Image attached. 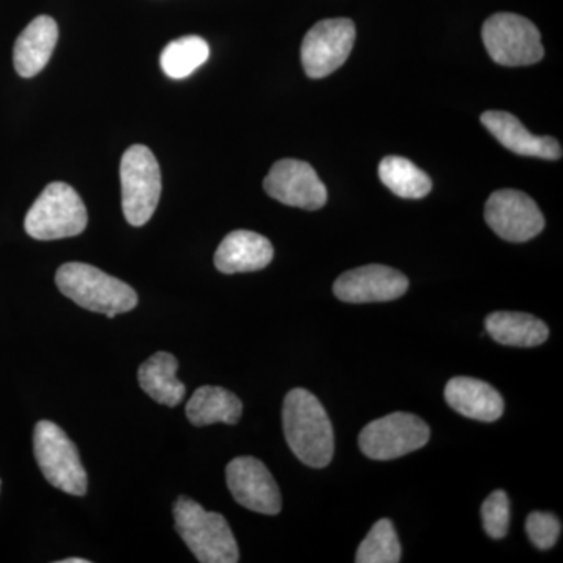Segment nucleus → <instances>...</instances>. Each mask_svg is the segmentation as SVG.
<instances>
[{
    "instance_id": "f257e3e1",
    "label": "nucleus",
    "mask_w": 563,
    "mask_h": 563,
    "mask_svg": "<svg viewBox=\"0 0 563 563\" xmlns=\"http://www.w3.org/2000/svg\"><path fill=\"white\" fill-rule=\"evenodd\" d=\"M285 439L292 454L307 466L324 468L333 457V429L317 396L295 388L285 396L282 410Z\"/></svg>"
},
{
    "instance_id": "f03ea898",
    "label": "nucleus",
    "mask_w": 563,
    "mask_h": 563,
    "mask_svg": "<svg viewBox=\"0 0 563 563\" xmlns=\"http://www.w3.org/2000/svg\"><path fill=\"white\" fill-rule=\"evenodd\" d=\"M55 282L70 301L107 318L131 312L139 303V295L131 285L87 263H65L58 268Z\"/></svg>"
},
{
    "instance_id": "7ed1b4c3",
    "label": "nucleus",
    "mask_w": 563,
    "mask_h": 563,
    "mask_svg": "<svg viewBox=\"0 0 563 563\" xmlns=\"http://www.w3.org/2000/svg\"><path fill=\"white\" fill-rule=\"evenodd\" d=\"M174 523L180 539L201 563H236L239 544L231 526L221 514L206 509L187 496H179L173 507Z\"/></svg>"
},
{
    "instance_id": "20e7f679",
    "label": "nucleus",
    "mask_w": 563,
    "mask_h": 563,
    "mask_svg": "<svg viewBox=\"0 0 563 563\" xmlns=\"http://www.w3.org/2000/svg\"><path fill=\"white\" fill-rule=\"evenodd\" d=\"M88 211L77 191L65 181L47 185L25 214V232L40 242L70 239L87 229Z\"/></svg>"
},
{
    "instance_id": "39448f33",
    "label": "nucleus",
    "mask_w": 563,
    "mask_h": 563,
    "mask_svg": "<svg viewBox=\"0 0 563 563\" xmlns=\"http://www.w3.org/2000/svg\"><path fill=\"white\" fill-rule=\"evenodd\" d=\"M33 453L47 483L73 496L88 490V476L80 462L76 444L60 426L40 421L33 432Z\"/></svg>"
},
{
    "instance_id": "423d86ee",
    "label": "nucleus",
    "mask_w": 563,
    "mask_h": 563,
    "mask_svg": "<svg viewBox=\"0 0 563 563\" xmlns=\"http://www.w3.org/2000/svg\"><path fill=\"white\" fill-rule=\"evenodd\" d=\"M122 211L133 228H141L157 210L162 173L157 158L143 144L129 147L121 161Z\"/></svg>"
},
{
    "instance_id": "0eeeda50",
    "label": "nucleus",
    "mask_w": 563,
    "mask_h": 563,
    "mask_svg": "<svg viewBox=\"0 0 563 563\" xmlns=\"http://www.w3.org/2000/svg\"><path fill=\"white\" fill-rule=\"evenodd\" d=\"M483 41L492 60L509 68L533 65L544 55L539 29L520 14H493L485 21Z\"/></svg>"
},
{
    "instance_id": "6e6552de",
    "label": "nucleus",
    "mask_w": 563,
    "mask_h": 563,
    "mask_svg": "<svg viewBox=\"0 0 563 563\" xmlns=\"http://www.w3.org/2000/svg\"><path fill=\"white\" fill-rule=\"evenodd\" d=\"M431 429L417 415L395 412L369 422L358 435V446L373 461H393L421 450Z\"/></svg>"
},
{
    "instance_id": "1a4fd4ad",
    "label": "nucleus",
    "mask_w": 563,
    "mask_h": 563,
    "mask_svg": "<svg viewBox=\"0 0 563 563\" xmlns=\"http://www.w3.org/2000/svg\"><path fill=\"white\" fill-rule=\"evenodd\" d=\"M355 41V25L346 18H333L314 24L303 36L301 60L310 79H324L350 57Z\"/></svg>"
},
{
    "instance_id": "9d476101",
    "label": "nucleus",
    "mask_w": 563,
    "mask_h": 563,
    "mask_svg": "<svg viewBox=\"0 0 563 563\" xmlns=\"http://www.w3.org/2000/svg\"><path fill=\"white\" fill-rule=\"evenodd\" d=\"M485 221L496 235L510 243L536 239L544 229V217L523 191L498 190L485 203Z\"/></svg>"
},
{
    "instance_id": "9b49d317",
    "label": "nucleus",
    "mask_w": 563,
    "mask_h": 563,
    "mask_svg": "<svg viewBox=\"0 0 563 563\" xmlns=\"http://www.w3.org/2000/svg\"><path fill=\"white\" fill-rule=\"evenodd\" d=\"M266 195L303 210H318L328 202V190L309 163L285 158L274 163L263 181Z\"/></svg>"
},
{
    "instance_id": "f8f14e48",
    "label": "nucleus",
    "mask_w": 563,
    "mask_h": 563,
    "mask_svg": "<svg viewBox=\"0 0 563 563\" xmlns=\"http://www.w3.org/2000/svg\"><path fill=\"white\" fill-rule=\"evenodd\" d=\"M225 479L233 499L252 512L277 515L282 510L279 485L258 459H233L225 468Z\"/></svg>"
},
{
    "instance_id": "ddd939ff",
    "label": "nucleus",
    "mask_w": 563,
    "mask_h": 563,
    "mask_svg": "<svg viewBox=\"0 0 563 563\" xmlns=\"http://www.w3.org/2000/svg\"><path fill=\"white\" fill-rule=\"evenodd\" d=\"M409 290V279L384 265H366L342 274L333 284V292L343 302H388Z\"/></svg>"
},
{
    "instance_id": "4468645a",
    "label": "nucleus",
    "mask_w": 563,
    "mask_h": 563,
    "mask_svg": "<svg viewBox=\"0 0 563 563\" xmlns=\"http://www.w3.org/2000/svg\"><path fill=\"white\" fill-rule=\"evenodd\" d=\"M481 122L499 143L514 154L523 157L543 158V161H561L562 146L553 136L532 135L520 120L507 111H485Z\"/></svg>"
},
{
    "instance_id": "2eb2a0df",
    "label": "nucleus",
    "mask_w": 563,
    "mask_h": 563,
    "mask_svg": "<svg viewBox=\"0 0 563 563\" xmlns=\"http://www.w3.org/2000/svg\"><path fill=\"white\" fill-rule=\"evenodd\" d=\"M274 247L266 236L251 231H233L214 254V266L224 274L261 272L273 262Z\"/></svg>"
},
{
    "instance_id": "dca6fc26",
    "label": "nucleus",
    "mask_w": 563,
    "mask_h": 563,
    "mask_svg": "<svg viewBox=\"0 0 563 563\" xmlns=\"http://www.w3.org/2000/svg\"><path fill=\"white\" fill-rule=\"evenodd\" d=\"M444 399L455 412L470 420L493 422L504 413V399L498 390L473 377H454L444 388Z\"/></svg>"
},
{
    "instance_id": "f3484780",
    "label": "nucleus",
    "mask_w": 563,
    "mask_h": 563,
    "mask_svg": "<svg viewBox=\"0 0 563 563\" xmlns=\"http://www.w3.org/2000/svg\"><path fill=\"white\" fill-rule=\"evenodd\" d=\"M58 41V25L51 16L35 18L18 36L14 44V69L31 79L46 68Z\"/></svg>"
},
{
    "instance_id": "a211bd4d",
    "label": "nucleus",
    "mask_w": 563,
    "mask_h": 563,
    "mask_svg": "<svg viewBox=\"0 0 563 563\" xmlns=\"http://www.w3.org/2000/svg\"><path fill=\"white\" fill-rule=\"evenodd\" d=\"M179 362L169 352H155L139 369V384L155 402L166 407L179 406L185 385L177 379Z\"/></svg>"
},
{
    "instance_id": "6ab92c4d",
    "label": "nucleus",
    "mask_w": 563,
    "mask_h": 563,
    "mask_svg": "<svg viewBox=\"0 0 563 563\" xmlns=\"http://www.w3.org/2000/svg\"><path fill=\"white\" fill-rule=\"evenodd\" d=\"M485 329L504 346L533 347L547 342L550 329L539 318L521 312H495L485 320Z\"/></svg>"
},
{
    "instance_id": "aec40b11",
    "label": "nucleus",
    "mask_w": 563,
    "mask_h": 563,
    "mask_svg": "<svg viewBox=\"0 0 563 563\" xmlns=\"http://www.w3.org/2000/svg\"><path fill=\"white\" fill-rule=\"evenodd\" d=\"M243 415V404L232 391L213 385H203L192 393L187 404V417L192 426L236 424Z\"/></svg>"
},
{
    "instance_id": "412c9836",
    "label": "nucleus",
    "mask_w": 563,
    "mask_h": 563,
    "mask_svg": "<svg viewBox=\"0 0 563 563\" xmlns=\"http://www.w3.org/2000/svg\"><path fill=\"white\" fill-rule=\"evenodd\" d=\"M385 187L404 199H421L432 190V180L422 169L404 157H385L379 165Z\"/></svg>"
},
{
    "instance_id": "4be33fe9",
    "label": "nucleus",
    "mask_w": 563,
    "mask_h": 563,
    "mask_svg": "<svg viewBox=\"0 0 563 563\" xmlns=\"http://www.w3.org/2000/svg\"><path fill=\"white\" fill-rule=\"evenodd\" d=\"M210 47L201 36L174 40L162 52L163 73L172 79H185L209 60Z\"/></svg>"
},
{
    "instance_id": "5701e85b",
    "label": "nucleus",
    "mask_w": 563,
    "mask_h": 563,
    "mask_svg": "<svg viewBox=\"0 0 563 563\" xmlns=\"http://www.w3.org/2000/svg\"><path fill=\"white\" fill-rule=\"evenodd\" d=\"M401 561V543L390 520L383 518L358 547L357 563H398Z\"/></svg>"
},
{
    "instance_id": "b1692460",
    "label": "nucleus",
    "mask_w": 563,
    "mask_h": 563,
    "mask_svg": "<svg viewBox=\"0 0 563 563\" xmlns=\"http://www.w3.org/2000/svg\"><path fill=\"white\" fill-rule=\"evenodd\" d=\"M485 532L495 540L507 536L510 523V503L506 492H493L481 507Z\"/></svg>"
},
{
    "instance_id": "393cba45",
    "label": "nucleus",
    "mask_w": 563,
    "mask_h": 563,
    "mask_svg": "<svg viewBox=\"0 0 563 563\" xmlns=\"http://www.w3.org/2000/svg\"><path fill=\"white\" fill-rule=\"evenodd\" d=\"M526 532L529 540L536 544L539 550H550L558 543L562 532V523L554 514L532 512L526 521Z\"/></svg>"
},
{
    "instance_id": "a878e982",
    "label": "nucleus",
    "mask_w": 563,
    "mask_h": 563,
    "mask_svg": "<svg viewBox=\"0 0 563 563\" xmlns=\"http://www.w3.org/2000/svg\"><path fill=\"white\" fill-rule=\"evenodd\" d=\"M58 563H90L87 559L74 558V559H65V561H60Z\"/></svg>"
}]
</instances>
